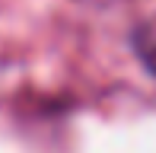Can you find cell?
<instances>
[{
  "instance_id": "cell-1",
  "label": "cell",
  "mask_w": 156,
  "mask_h": 153,
  "mask_svg": "<svg viewBox=\"0 0 156 153\" xmlns=\"http://www.w3.org/2000/svg\"><path fill=\"white\" fill-rule=\"evenodd\" d=\"M131 45H134V54L140 58V64L156 76V19L140 23L131 32Z\"/></svg>"
}]
</instances>
